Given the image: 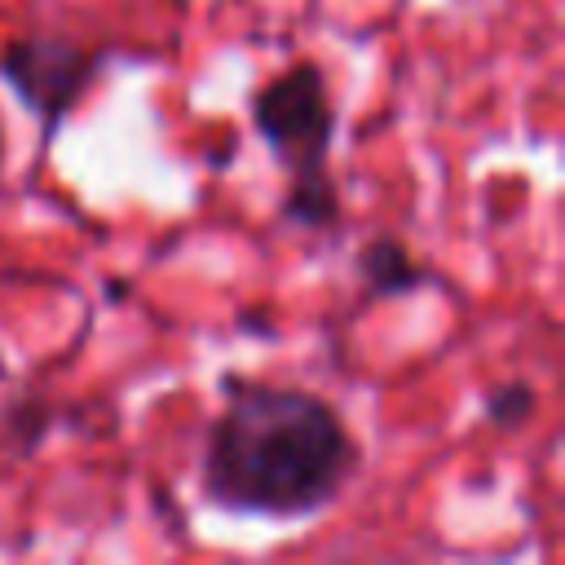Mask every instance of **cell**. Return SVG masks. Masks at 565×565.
<instances>
[{"label":"cell","instance_id":"6da1fadb","mask_svg":"<svg viewBox=\"0 0 565 565\" xmlns=\"http://www.w3.org/2000/svg\"><path fill=\"white\" fill-rule=\"evenodd\" d=\"M221 397L199 459L203 503L230 516L305 521L344 494L362 450L327 397L247 375H221Z\"/></svg>","mask_w":565,"mask_h":565},{"label":"cell","instance_id":"7a4b0ae2","mask_svg":"<svg viewBox=\"0 0 565 565\" xmlns=\"http://www.w3.org/2000/svg\"><path fill=\"white\" fill-rule=\"evenodd\" d=\"M252 128L287 172L278 216L296 230L340 225V190L331 177L335 102L318 62H296L252 97Z\"/></svg>","mask_w":565,"mask_h":565},{"label":"cell","instance_id":"3957f363","mask_svg":"<svg viewBox=\"0 0 565 565\" xmlns=\"http://www.w3.org/2000/svg\"><path fill=\"white\" fill-rule=\"evenodd\" d=\"M97 71H102V53L66 35H22L0 49V79L40 119L44 146L57 137V124L75 110V102L88 93Z\"/></svg>","mask_w":565,"mask_h":565},{"label":"cell","instance_id":"277c9868","mask_svg":"<svg viewBox=\"0 0 565 565\" xmlns=\"http://www.w3.org/2000/svg\"><path fill=\"white\" fill-rule=\"evenodd\" d=\"M358 278L366 282L371 296H388V300H397V296H415V291H424V287L433 282V269L419 265V260L406 252L402 238H393V234H375V238L358 252Z\"/></svg>","mask_w":565,"mask_h":565},{"label":"cell","instance_id":"5b68a950","mask_svg":"<svg viewBox=\"0 0 565 565\" xmlns=\"http://www.w3.org/2000/svg\"><path fill=\"white\" fill-rule=\"evenodd\" d=\"M534 402H539V397H534V384H525V380H508V384L486 388V397H481V419H486L490 428L512 433V428L530 424Z\"/></svg>","mask_w":565,"mask_h":565},{"label":"cell","instance_id":"8992f818","mask_svg":"<svg viewBox=\"0 0 565 565\" xmlns=\"http://www.w3.org/2000/svg\"><path fill=\"white\" fill-rule=\"evenodd\" d=\"M0 168H4V137H0Z\"/></svg>","mask_w":565,"mask_h":565}]
</instances>
